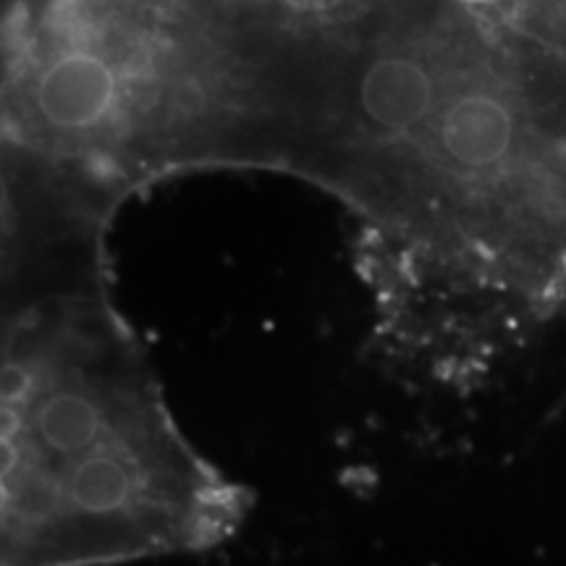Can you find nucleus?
<instances>
[{"instance_id":"39448f33","label":"nucleus","mask_w":566,"mask_h":566,"mask_svg":"<svg viewBox=\"0 0 566 566\" xmlns=\"http://www.w3.org/2000/svg\"><path fill=\"white\" fill-rule=\"evenodd\" d=\"M132 495V475L122 459L92 454L71 470L69 499L84 514H113Z\"/></svg>"},{"instance_id":"9d476101","label":"nucleus","mask_w":566,"mask_h":566,"mask_svg":"<svg viewBox=\"0 0 566 566\" xmlns=\"http://www.w3.org/2000/svg\"><path fill=\"white\" fill-rule=\"evenodd\" d=\"M9 499H11L9 485H6V478H0V512H3V509L9 506Z\"/></svg>"},{"instance_id":"f03ea898","label":"nucleus","mask_w":566,"mask_h":566,"mask_svg":"<svg viewBox=\"0 0 566 566\" xmlns=\"http://www.w3.org/2000/svg\"><path fill=\"white\" fill-rule=\"evenodd\" d=\"M357 105L375 129L412 134L420 126H433L441 108V84L422 55L394 48L375 53L359 71Z\"/></svg>"},{"instance_id":"7ed1b4c3","label":"nucleus","mask_w":566,"mask_h":566,"mask_svg":"<svg viewBox=\"0 0 566 566\" xmlns=\"http://www.w3.org/2000/svg\"><path fill=\"white\" fill-rule=\"evenodd\" d=\"M118 71L90 48H71L40 69L34 108L55 129H92L116 108Z\"/></svg>"},{"instance_id":"20e7f679","label":"nucleus","mask_w":566,"mask_h":566,"mask_svg":"<svg viewBox=\"0 0 566 566\" xmlns=\"http://www.w3.org/2000/svg\"><path fill=\"white\" fill-rule=\"evenodd\" d=\"M101 409L84 394H53L38 412L42 441L61 454H76L87 449L101 433Z\"/></svg>"},{"instance_id":"423d86ee","label":"nucleus","mask_w":566,"mask_h":566,"mask_svg":"<svg viewBox=\"0 0 566 566\" xmlns=\"http://www.w3.org/2000/svg\"><path fill=\"white\" fill-rule=\"evenodd\" d=\"M32 388V378L24 367L9 365L0 370V401L3 405H17V401L24 399Z\"/></svg>"},{"instance_id":"f257e3e1","label":"nucleus","mask_w":566,"mask_h":566,"mask_svg":"<svg viewBox=\"0 0 566 566\" xmlns=\"http://www.w3.org/2000/svg\"><path fill=\"white\" fill-rule=\"evenodd\" d=\"M438 150L464 174H495L522 153V118L501 90L451 92L433 122Z\"/></svg>"},{"instance_id":"6e6552de","label":"nucleus","mask_w":566,"mask_h":566,"mask_svg":"<svg viewBox=\"0 0 566 566\" xmlns=\"http://www.w3.org/2000/svg\"><path fill=\"white\" fill-rule=\"evenodd\" d=\"M21 430V415L13 405L0 407V436L13 438Z\"/></svg>"},{"instance_id":"1a4fd4ad","label":"nucleus","mask_w":566,"mask_h":566,"mask_svg":"<svg viewBox=\"0 0 566 566\" xmlns=\"http://www.w3.org/2000/svg\"><path fill=\"white\" fill-rule=\"evenodd\" d=\"M6 205H9V184H6L3 174H0V212L6 210Z\"/></svg>"},{"instance_id":"0eeeda50","label":"nucleus","mask_w":566,"mask_h":566,"mask_svg":"<svg viewBox=\"0 0 566 566\" xmlns=\"http://www.w3.org/2000/svg\"><path fill=\"white\" fill-rule=\"evenodd\" d=\"M19 467V449L13 438L0 436V478H9Z\"/></svg>"}]
</instances>
